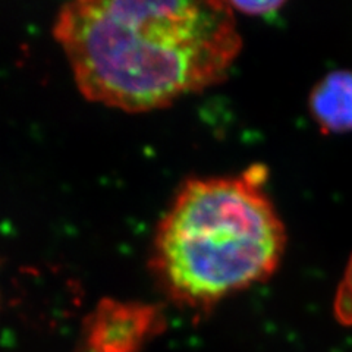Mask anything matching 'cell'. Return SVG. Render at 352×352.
I'll use <instances>...</instances> for the list:
<instances>
[{
	"label": "cell",
	"instance_id": "cell-1",
	"mask_svg": "<svg viewBox=\"0 0 352 352\" xmlns=\"http://www.w3.org/2000/svg\"><path fill=\"white\" fill-rule=\"evenodd\" d=\"M53 37L87 100L128 113L222 82L242 49L220 0H76L58 10Z\"/></svg>",
	"mask_w": 352,
	"mask_h": 352
},
{
	"label": "cell",
	"instance_id": "cell-2",
	"mask_svg": "<svg viewBox=\"0 0 352 352\" xmlns=\"http://www.w3.org/2000/svg\"><path fill=\"white\" fill-rule=\"evenodd\" d=\"M267 168L186 179L154 230L148 267L170 301L195 311L266 282L288 235L266 191Z\"/></svg>",
	"mask_w": 352,
	"mask_h": 352
},
{
	"label": "cell",
	"instance_id": "cell-3",
	"mask_svg": "<svg viewBox=\"0 0 352 352\" xmlns=\"http://www.w3.org/2000/svg\"><path fill=\"white\" fill-rule=\"evenodd\" d=\"M164 327L157 305L103 298L84 318L75 352H141Z\"/></svg>",
	"mask_w": 352,
	"mask_h": 352
},
{
	"label": "cell",
	"instance_id": "cell-4",
	"mask_svg": "<svg viewBox=\"0 0 352 352\" xmlns=\"http://www.w3.org/2000/svg\"><path fill=\"white\" fill-rule=\"evenodd\" d=\"M308 112L326 135L352 132V71L326 74L311 88Z\"/></svg>",
	"mask_w": 352,
	"mask_h": 352
},
{
	"label": "cell",
	"instance_id": "cell-5",
	"mask_svg": "<svg viewBox=\"0 0 352 352\" xmlns=\"http://www.w3.org/2000/svg\"><path fill=\"white\" fill-rule=\"evenodd\" d=\"M333 314L340 324L352 327V254L338 285L333 300Z\"/></svg>",
	"mask_w": 352,
	"mask_h": 352
},
{
	"label": "cell",
	"instance_id": "cell-6",
	"mask_svg": "<svg viewBox=\"0 0 352 352\" xmlns=\"http://www.w3.org/2000/svg\"><path fill=\"white\" fill-rule=\"evenodd\" d=\"M235 14H244L250 16H266L274 14L285 6L279 0H261V2H228Z\"/></svg>",
	"mask_w": 352,
	"mask_h": 352
},
{
	"label": "cell",
	"instance_id": "cell-7",
	"mask_svg": "<svg viewBox=\"0 0 352 352\" xmlns=\"http://www.w3.org/2000/svg\"><path fill=\"white\" fill-rule=\"evenodd\" d=\"M0 264H2V260H0ZM0 302H2V300H0Z\"/></svg>",
	"mask_w": 352,
	"mask_h": 352
}]
</instances>
